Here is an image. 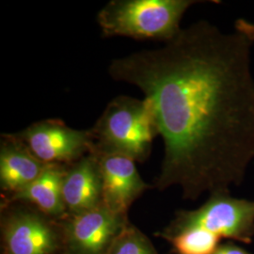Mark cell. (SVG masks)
I'll return each mask as SVG.
<instances>
[{"label":"cell","mask_w":254,"mask_h":254,"mask_svg":"<svg viewBox=\"0 0 254 254\" xmlns=\"http://www.w3.org/2000/svg\"><path fill=\"white\" fill-rule=\"evenodd\" d=\"M254 24L223 33L199 21L157 49L113 60L109 74L139 89L164 156L154 188L179 187L186 200L231 192L254 158Z\"/></svg>","instance_id":"obj_1"},{"label":"cell","mask_w":254,"mask_h":254,"mask_svg":"<svg viewBox=\"0 0 254 254\" xmlns=\"http://www.w3.org/2000/svg\"><path fill=\"white\" fill-rule=\"evenodd\" d=\"M90 131L91 154H121L140 163L150 156L153 140L158 136L147 102L125 95L109 102Z\"/></svg>","instance_id":"obj_2"},{"label":"cell","mask_w":254,"mask_h":254,"mask_svg":"<svg viewBox=\"0 0 254 254\" xmlns=\"http://www.w3.org/2000/svg\"><path fill=\"white\" fill-rule=\"evenodd\" d=\"M194 0H112L97 14L103 36L136 40H173L180 31L183 15Z\"/></svg>","instance_id":"obj_3"},{"label":"cell","mask_w":254,"mask_h":254,"mask_svg":"<svg viewBox=\"0 0 254 254\" xmlns=\"http://www.w3.org/2000/svg\"><path fill=\"white\" fill-rule=\"evenodd\" d=\"M181 232L194 233L216 246L221 239L250 244L254 237V200L233 197L226 191L209 194L200 207L177 211L156 236Z\"/></svg>","instance_id":"obj_4"},{"label":"cell","mask_w":254,"mask_h":254,"mask_svg":"<svg viewBox=\"0 0 254 254\" xmlns=\"http://www.w3.org/2000/svg\"><path fill=\"white\" fill-rule=\"evenodd\" d=\"M2 254H62L61 219L20 201H1Z\"/></svg>","instance_id":"obj_5"},{"label":"cell","mask_w":254,"mask_h":254,"mask_svg":"<svg viewBox=\"0 0 254 254\" xmlns=\"http://www.w3.org/2000/svg\"><path fill=\"white\" fill-rule=\"evenodd\" d=\"M13 135L46 164L70 165L93 149L90 130L74 129L58 119L37 122Z\"/></svg>","instance_id":"obj_6"},{"label":"cell","mask_w":254,"mask_h":254,"mask_svg":"<svg viewBox=\"0 0 254 254\" xmlns=\"http://www.w3.org/2000/svg\"><path fill=\"white\" fill-rule=\"evenodd\" d=\"M128 216L113 213L105 205L61 219L62 254H108L129 222Z\"/></svg>","instance_id":"obj_7"},{"label":"cell","mask_w":254,"mask_h":254,"mask_svg":"<svg viewBox=\"0 0 254 254\" xmlns=\"http://www.w3.org/2000/svg\"><path fill=\"white\" fill-rule=\"evenodd\" d=\"M93 154L99 164L102 178V204L123 216L152 187L141 178L136 161L121 154Z\"/></svg>","instance_id":"obj_8"},{"label":"cell","mask_w":254,"mask_h":254,"mask_svg":"<svg viewBox=\"0 0 254 254\" xmlns=\"http://www.w3.org/2000/svg\"><path fill=\"white\" fill-rule=\"evenodd\" d=\"M63 198L67 215H78L102 204V178L93 154L68 165L63 182Z\"/></svg>","instance_id":"obj_9"},{"label":"cell","mask_w":254,"mask_h":254,"mask_svg":"<svg viewBox=\"0 0 254 254\" xmlns=\"http://www.w3.org/2000/svg\"><path fill=\"white\" fill-rule=\"evenodd\" d=\"M39 160L13 134H3L0 143V188L4 198L24 190L45 171Z\"/></svg>","instance_id":"obj_10"},{"label":"cell","mask_w":254,"mask_h":254,"mask_svg":"<svg viewBox=\"0 0 254 254\" xmlns=\"http://www.w3.org/2000/svg\"><path fill=\"white\" fill-rule=\"evenodd\" d=\"M67 167L64 164H48L35 181L2 201L25 202L51 218L63 219L67 216L63 198V182Z\"/></svg>","instance_id":"obj_11"},{"label":"cell","mask_w":254,"mask_h":254,"mask_svg":"<svg viewBox=\"0 0 254 254\" xmlns=\"http://www.w3.org/2000/svg\"><path fill=\"white\" fill-rule=\"evenodd\" d=\"M108 254H158V253L150 238L129 221Z\"/></svg>","instance_id":"obj_12"},{"label":"cell","mask_w":254,"mask_h":254,"mask_svg":"<svg viewBox=\"0 0 254 254\" xmlns=\"http://www.w3.org/2000/svg\"><path fill=\"white\" fill-rule=\"evenodd\" d=\"M213 254H253L246 251L242 247L236 245L235 243L229 242L225 244H220L217 251Z\"/></svg>","instance_id":"obj_13"}]
</instances>
